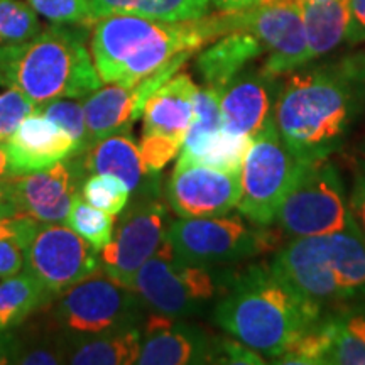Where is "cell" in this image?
<instances>
[{"label":"cell","mask_w":365,"mask_h":365,"mask_svg":"<svg viewBox=\"0 0 365 365\" xmlns=\"http://www.w3.org/2000/svg\"><path fill=\"white\" fill-rule=\"evenodd\" d=\"M239 29V12L193 21H161L134 14L100 17L90 51L102 83L135 85L180 56H193L208 43Z\"/></svg>","instance_id":"cell-1"},{"label":"cell","mask_w":365,"mask_h":365,"mask_svg":"<svg viewBox=\"0 0 365 365\" xmlns=\"http://www.w3.org/2000/svg\"><path fill=\"white\" fill-rule=\"evenodd\" d=\"M360 113L359 97L340 63L299 68L282 81L274 125L303 158H330L344 148Z\"/></svg>","instance_id":"cell-2"},{"label":"cell","mask_w":365,"mask_h":365,"mask_svg":"<svg viewBox=\"0 0 365 365\" xmlns=\"http://www.w3.org/2000/svg\"><path fill=\"white\" fill-rule=\"evenodd\" d=\"M322 314L271 266H250L235 272L213 308V322L232 339L274 359Z\"/></svg>","instance_id":"cell-3"},{"label":"cell","mask_w":365,"mask_h":365,"mask_svg":"<svg viewBox=\"0 0 365 365\" xmlns=\"http://www.w3.org/2000/svg\"><path fill=\"white\" fill-rule=\"evenodd\" d=\"M86 41V26L53 24L26 43L0 46V86L22 91L38 107L88 97L102 80Z\"/></svg>","instance_id":"cell-4"},{"label":"cell","mask_w":365,"mask_h":365,"mask_svg":"<svg viewBox=\"0 0 365 365\" xmlns=\"http://www.w3.org/2000/svg\"><path fill=\"white\" fill-rule=\"evenodd\" d=\"M272 271L322 313L365 299V240L359 228L291 239Z\"/></svg>","instance_id":"cell-5"},{"label":"cell","mask_w":365,"mask_h":365,"mask_svg":"<svg viewBox=\"0 0 365 365\" xmlns=\"http://www.w3.org/2000/svg\"><path fill=\"white\" fill-rule=\"evenodd\" d=\"M235 272L186 262L168 240L144 264L132 289L153 312L173 318L200 314L227 293Z\"/></svg>","instance_id":"cell-6"},{"label":"cell","mask_w":365,"mask_h":365,"mask_svg":"<svg viewBox=\"0 0 365 365\" xmlns=\"http://www.w3.org/2000/svg\"><path fill=\"white\" fill-rule=\"evenodd\" d=\"M144 307L132 287L100 269L54 298L48 304V313L70 350L76 341L140 327Z\"/></svg>","instance_id":"cell-7"},{"label":"cell","mask_w":365,"mask_h":365,"mask_svg":"<svg viewBox=\"0 0 365 365\" xmlns=\"http://www.w3.org/2000/svg\"><path fill=\"white\" fill-rule=\"evenodd\" d=\"M308 161L312 159L296 153L274 124L255 135L240 166V215L254 225L271 227Z\"/></svg>","instance_id":"cell-8"},{"label":"cell","mask_w":365,"mask_h":365,"mask_svg":"<svg viewBox=\"0 0 365 365\" xmlns=\"http://www.w3.org/2000/svg\"><path fill=\"white\" fill-rule=\"evenodd\" d=\"M291 239L335 234L354 227L349 191L330 158L308 161L274 220Z\"/></svg>","instance_id":"cell-9"},{"label":"cell","mask_w":365,"mask_h":365,"mask_svg":"<svg viewBox=\"0 0 365 365\" xmlns=\"http://www.w3.org/2000/svg\"><path fill=\"white\" fill-rule=\"evenodd\" d=\"M267 227L254 225L240 213L180 218L168 227L166 240L186 262L220 267L254 257L269 247Z\"/></svg>","instance_id":"cell-10"},{"label":"cell","mask_w":365,"mask_h":365,"mask_svg":"<svg viewBox=\"0 0 365 365\" xmlns=\"http://www.w3.org/2000/svg\"><path fill=\"white\" fill-rule=\"evenodd\" d=\"M118 217L112 240L98 252L100 267L112 279L132 287L137 271L166 240L173 220L161 195L132 198Z\"/></svg>","instance_id":"cell-11"},{"label":"cell","mask_w":365,"mask_h":365,"mask_svg":"<svg viewBox=\"0 0 365 365\" xmlns=\"http://www.w3.org/2000/svg\"><path fill=\"white\" fill-rule=\"evenodd\" d=\"M198 86L186 73H176L148 98L143 110L139 149L150 173L161 175L180 156L195 117Z\"/></svg>","instance_id":"cell-12"},{"label":"cell","mask_w":365,"mask_h":365,"mask_svg":"<svg viewBox=\"0 0 365 365\" xmlns=\"http://www.w3.org/2000/svg\"><path fill=\"white\" fill-rule=\"evenodd\" d=\"M100 269L98 250L66 223H41L26 247L24 271L56 298Z\"/></svg>","instance_id":"cell-13"},{"label":"cell","mask_w":365,"mask_h":365,"mask_svg":"<svg viewBox=\"0 0 365 365\" xmlns=\"http://www.w3.org/2000/svg\"><path fill=\"white\" fill-rule=\"evenodd\" d=\"M239 29L250 31L261 39L269 53L261 68L269 75H289L312 61L303 0H259L239 12Z\"/></svg>","instance_id":"cell-14"},{"label":"cell","mask_w":365,"mask_h":365,"mask_svg":"<svg viewBox=\"0 0 365 365\" xmlns=\"http://www.w3.org/2000/svg\"><path fill=\"white\" fill-rule=\"evenodd\" d=\"M85 178L81 159L76 156L48 170L14 176L2 186L17 213L41 223H65Z\"/></svg>","instance_id":"cell-15"},{"label":"cell","mask_w":365,"mask_h":365,"mask_svg":"<svg viewBox=\"0 0 365 365\" xmlns=\"http://www.w3.org/2000/svg\"><path fill=\"white\" fill-rule=\"evenodd\" d=\"M240 173L178 161L166 182L168 207L180 218L220 217L237 208Z\"/></svg>","instance_id":"cell-16"},{"label":"cell","mask_w":365,"mask_h":365,"mask_svg":"<svg viewBox=\"0 0 365 365\" xmlns=\"http://www.w3.org/2000/svg\"><path fill=\"white\" fill-rule=\"evenodd\" d=\"M279 76L259 68L240 71L220 91L223 129L254 139L274 124V108L281 91Z\"/></svg>","instance_id":"cell-17"},{"label":"cell","mask_w":365,"mask_h":365,"mask_svg":"<svg viewBox=\"0 0 365 365\" xmlns=\"http://www.w3.org/2000/svg\"><path fill=\"white\" fill-rule=\"evenodd\" d=\"M215 340L208 339L202 328L190 325L182 318L154 313L140 325L143 365H193L213 364Z\"/></svg>","instance_id":"cell-18"},{"label":"cell","mask_w":365,"mask_h":365,"mask_svg":"<svg viewBox=\"0 0 365 365\" xmlns=\"http://www.w3.org/2000/svg\"><path fill=\"white\" fill-rule=\"evenodd\" d=\"M6 145L12 178L48 170L81 154L73 137L38 110L21 122Z\"/></svg>","instance_id":"cell-19"},{"label":"cell","mask_w":365,"mask_h":365,"mask_svg":"<svg viewBox=\"0 0 365 365\" xmlns=\"http://www.w3.org/2000/svg\"><path fill=\"white\" fill-rule=\"evenodd\" d=\"M80 159L86 176L95 173L117 176L130 190L132 198L161 195V178L148 170L130 132L105 137L90 145Z\"/></svg>","instance_id":"cell-20"},{"label":"cell","mask_w":365,"mask_h":365,"mask_svg":"<svg viewBox=\"0 0 365 365\" xmlns=\"http://www.w3.org/2000/svg\"><path fill=\"white\" fill-rule=\"evenodd\" d=\"M88 148L98 140L122 132H130L137 118L143 117L144 103L139 83H105L83 98Z\"/></svg>","instance_id":"cell-21"},{"label":"cell","mask_w":365,"mask_h":365,"mask_svg":"<svg viewBox=\"0 0 365 365\" xmlns=\"http://www.w3.org/2000/svg\"><path fill=\"white\" fill-rule=\"evenodd\" d=\"M266 53L257 36L250 31H232L205 48L196 58V70L203 85L222 91L232 80L245 70L250 61Z\"/></svg>","instance_id":"cell-22"},{"label":"cell","mask_w":365,"mask_h":365,"mask_svg":"<svg viewBox=\"0 0 365 365\" xmlns=\"http://www.w3.org/2000/svg\"><path fill=\"white\" fill-rule=\"evenodd\" d=\"M309 59L325 56L346 41L350 27V0L303 2Z\"/></svg>","instance_id":"cell-23"},{"label":"cell","mask_w":365,"mask_h":365,"mask_svg":"<svg viewBox=\"0 0 365 365\" xmlns=\"http://www.w3.org/2000/svg\"><path fill=\"white\" fill-rule=\"evenodd\" d=\"M54 298L29 272L4 277L0 281V331L19 328Z\"/></svg>","instance_id":"cell-24"},{"label":"cell","mask_w":365,"mask_h":365,"mask_svg":"<svg viewBox=\"0 0 365 365\" xmlns=\"http://www.w3.org/2000/svg\"><path fill=\"white\" fill-rule=\"evenodd\" d=\"M140 355V327L125 328L70 345L66 364L130 365Z\"/></svg>","instance_id":"cell-25"},{"label":"cell","mask_w":365,"mask_h":365,"mask_svg":"<svg viewBox=\"0 0 365 365\" xmlns=\"http://www.w3.org/2000/svg\"><path fill=\"white\" fill-rule=\"evenodd\" d=\"M97 19L134 14L161 21H193L208 16L212 0H90Z\"/></svg>","instance_id":"cell-26"},{"label":"cell","mask_w":365,"mask_h":365,"mask_svg":"<svg viewBox=\"0 0 365 365\" xmlns=\"http://www.w3.org/2000/svg\"><path fill=\"white\" fill-rule=\"evenodd\" d=\"M325 314L331 335L327 365H365V308L344 307Z\"/></svg>","instance_id":"cell-27"},{"label":"cell","mask_w":365,"mask_h":365,"mask_svg":"<svg viewBox=\"0 0 365 365\" xmlns=\"http://www.w3.org/2000/svg\"><path fill=\"white\" fill-rule=\"evenodd\" d=\"M250 140L252 139L249 137L234 135L225 129H220L193 143L182 144L178 161L200 163L217 170L240 173Z\"/></svg>","instance_id":"cell-28"},{"label":"cell","mask_w":365,"mask_h":365,"mask_svg":"<svg viewBox=\"0 0 365 365\" xmlns=\"http://www.w3.org/2000/svg\"><path fill=\"white\" fill-rule=\"evenodd\" d=\"M330 344V325L327 314H322V318L301 331L277 357H274L272 364L323 365L327 364Z\"/></svg>","instance_id":"cell-29"},{"label":"cell","mask_w":365,"mask_h":365,"mask_svg":"<svg viewBox=\"0 0 365 365\" xmlns=\"http://www.w3.org/2000/svg\"><path fill=\"white\" fill-rule=\"evenodd\" d=\"M65 223L100 252L112 240L113 228H115V217L91 207L90 203H86L81 198L80 193L73 202L70 215H68Z\"/></svg>","instance_id":"cell-30"},{"label":"cell","mask_w":365,"mask_h":365,"mask_svg":"<svg viewBox=\"0 0 365 365\" xmlns=\"http://www.w3.org/2000/svg\"><path fill=\"white\" fill-rule=\"evenodd\" d=\"M38 12L24 0H0V46L19 44L38 36Z\"/></svg>","instance_id":"cell-31"},{"label":"cell","mask_w":365,"mask_h":365,"mask_svg":"<svg viewBox=\"0 0 365 365\" xmlns=\"http://www.w3.org/2000/svg\"><path fill=\"white\" fill-rule=\"evenodd\" d=\"M81 198L91 207L118 217L130 202V190L122 180L113 175L95 173L81 182Z\"/></svg>","instance_id":"cell-32"},{"label":"cell","mask_w":365,"mask_h":365,"mask_svg":"<svg viewBox=\"0 0 365 365\" xmlns=\"http://www.w3.org/2000/svg\"><path fill=\"white\" fill-rule=\"evenodd\" d=\"M38 112L51 118L54 124L61 127L63 130H66L73 137L76 145H78L81 154L88 149V134H86L83 103L76 102V98H58L53 100V102L39 105Z\"/></svg>","instance_id":"cell-33"},{"label":"cell","mask_w":365,"mask_h":365,"mask_svg":"<svg viewBox=\"0 0 365 365\" xmlns=\"http://www.w3.org/2000/svg\"><path fill=\"white\" fill-rule=\"evenodd\" d=\"M38 12L53 24L90 26L97 22L90 0H27Z\"/></svg>","instance_id":"cell-34"},{"label":"cell","mask_w":365,"mask_h":365,"mask_svg":"<svg viewBox=\"0 0 365 365\" xmlns=\"http://www.w3.org/2000/svg\"><path fill=\"white\" fill-rule=\"evenodd\" d=\"M349 168L352 175V186L349 191L350 212L355 227L365 240V140L355 145L349 154Z\"/></svg>","instance_id":"cell-35"},{"label":"cell","mask_w":365,"mask_h":365,"mask_svg":"<svg viewBox=\"0 0 365 365\" xmlns=\"http://www.w3.org/2000/svg\"><path fill=\"white\" fill-rule=\"evenodd\" d=\"M38 110L36 105L29 97L16 88H7L0 93V140L6 143L21 122Z\"/></svg>","instance_id":"cell-36"},{"label":"cell","mask_w":365,"mask_h":365,"mask_svg":"<svg viewBox=\"0 0 365 365\" xmlns=\"http://www.w3.org/2000/svg\"><path fill=\"white\" fill-rule=\"evenodd\" d=\"M266 364L261 359V354L255 352L250 346L244 345L239 340H215V354H213V364Z\"/></svg>","instance_id":"cell-37"},{"label":"cell","mask_w":365,"mask_h":365,"mask_svg":"<svg viewBox=\"0 0 365 365\" xmlns=\"http://www.w3.org/2000/svg\"><path fill=\"white\" fill-rule=\"evenodd\" d=\"M41 222L34 220L33 217L27 215H14L7 218H0V240L14 239L17 240L22 247H27L31 239H33L36 230H38Z\"/></svg>","instance_id":"cell-38"},{"label":"cell","mask_w":365,"mask_h":365,"mask_svg":"<svg viewBox=\"0 0 365 365\" xmlns=\"http://www.w3.org/2000/svg\"><path fill=\"white\" fill-rule=\"evenodd\" d=\"M26 249L17 240H0V277H11L24 269Z\"/></svg>","instance_id":"cell-39"},{"label":"cell","mask_w":365,"mask_h":365,"mask_svg":"<svg viewBox=\"0 0 365 365\" xmlns=\"http://www.w3.org/2000/svg\"><path fill=\"white\" fill-rule=\"evenodd\" d=\"M340 66L344 68L346 76L352 81L355 93L359 97L360 108L365 112V49L345 56L340 61Z\"/></svg>","instance_id":"cell-40"},{"label":"cell","mask_w":365,"mask_h":365,"mask_svg":"<svg viewBox=\"0 0 365 365\" xmlns=\"http://www.w3.org/2000/svg\"><path fill=\"white\" fill-rule=\"evenodd\" d=\"M365 41V0H350V27L346 43L359 44Z\"/></svg>","instance_id":"cell-41"},{"label":"cell","mask_w":365,"mask_h":365,"mask_svg":"<svg viewBox=\"0 0 365 365\" xmlns=\"http://www.w3.org/2000/svg\"><path fill=\"white\" fill-rule=\"evenodd\" d=\"M21 341L17 330L0 331V365L17 364Z\"/></svg>","instance_id":"cell-42"},{"label":"cell","mask_w":365,"mask_h":365,"mask_svg":"<svg viewBox=\"0 0 365 365\" xmlns=\"http://www.w3.org/2000/svg\"><path fill=\"white\" fill-rule=\"evenodd\" d=\"M257 2L259 0H212V6H215L220 12H240Z\"/></svg>","instance_id":"cell-43"},{"label":"cell","mask_w":365,"mask_h":365,"mask_svg":"<svg viewBox=\"0 0 365 365\" xmlns=\"http://www.w3.org/2000/svg\"><path fill=\"white\" fill-rule=\"evenodd\" d=\"M12 178L11 158H9V150L6 143L0 140V186Z\"/></svg>","instance_id":"cell-44"},{"label":"cell","mask_w":365,"mask_h":365,"mask_svg":"<svg viewBox=\"0 0 365 365\" xmlns=\"http://www.w3.org/2000/svg\"><path fill=\"white\" fill-rule=\"evenodd\" d=\"M14 215H19V213H17L16 207H14L11 198H9L7 191L4 190V186H0V218H7Z\"/></svg>","instance_id":"cell-45"},{"label":"cell","mask_w":365,"mask_h":365,"mask_svg":"<svg viewBox=\"0 0 365 365\" xmlns=\"http://www.w3.org/2000/svg\"><path fill=\"white\" fill-rule=\"evenodd\" d=\"M303 2H328V0H303Z\"/></svg>","instance_id":"cell-46"}]
</instances>
